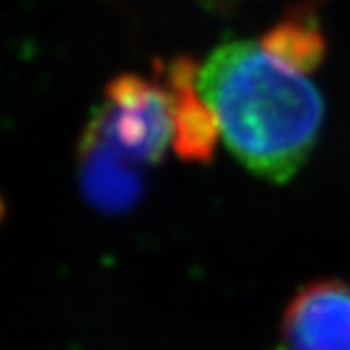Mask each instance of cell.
Masks as SVG:
<instances>
[{
  "mask_svg": "<svg viewBox=\"0 0 350 350\" xmlns=\"http://www.w3.org/2000/svg\"><path fill=\"white\" fill-rule=\"evenodd\" d=\"M199 86L228 150L256 176L285 183L310 159L323 100L305 72L260 43L230 41L208 57Z\"/></svg>",
  "mask_w": 350,
  "mask_h": 350,
  "instance_id": "cell-1",
  "label": "cell"
},
{
  "mask_svg": "<svg viewBox=\"0 0 350 350\" xmlns=\"http://www.w3.org/2000/svg\"><path fill=\"white\" fill-rule=\"evenodd\" d=\"M95 118L102 131L140 165L161 161L172 138V100L167 91L138 75L109 81L104 107Z\"/></svg>",
  "mask_w": 350,
  "mask_h": 350,
  "instance_id": "cell-2",
  "label": "cell"
},
{
  "mask_svg": "<svg viewBox=\"0 0 350 350\" xmlns=\"http://www.w3.org/2000/svg\"><path fill=\"white\" fill-rule=\"evenodd\" d=\"M285 350H350V285L317 280L289 301L282 319Z\"/></svg>",
  "mask_w": 350,
  "mask_h": 350,
  "instance_id": "cell-3",
  "label": "cell"
},
{
  "mask_svg": "<svg viewBox=\"0 0 350 350\" xmlns=\"http://www.w3.org/2000/svg\"><path fill=\"white\" fill-rule=\"evenodd\" d=\"M79 181L86 199L104 213H124L143 195L140 163L126 156L91 118L79 143Z\"/></svg>",
  "mask_w": 350,
  "mask_h": 350,
  "instance_id": "cell-4",
  "label": "cell"
},
{
  "mask_svg": "<svg viewBox=\"0 0 350 350\" xmlns=\"http://www.w3.org/2000/svg\"><path fill=\"white\" fill-rule=\"evenodd\" d=\"M197 64L190 57H176L165 68L167 95L172 100V140L178 159L208 163L217 143L219 124L213 109L195 91Z\"/></svg>",
  "mask_w": 350,
  "mask_h": 350,
  "instance_id": "cell-5",
  "label": "cell"
},
{
  "mask_svg": "<svg viewBox=\"0 0 350 350\" xmlns=\"http://www.w3.org/2000/svg\"><path fill=\"white\" fill-rule=\"evenodd\" d=\"M260 46L275 59L310 75L325 57V36L317 10L312 5L289 10L271 29H267Z\"/></svg>",
  "mask_w": 350,
  "mask_h": 350,
  "instance_id": "cell-6",
  "label": "cell"
},
{
  "mask_svg": "<svg viewBox=\"0 0 350 350\" xmlns=\"http://www.w3.org/2000/svg\"><path fill=\"white\" fill-rule=\"evenodd\" d=\"M208 7H221V5H230V0H204Z\"/></svg>",
  "mask_w": 350,
  "mask_h": 350,
  "instance_id": "cell-7",
  "label": "cell"
},
{
  "mask_svg": "<svg viewBox=\"0 0 350 350\" xmlns=\"http://www.w3.org/2000/svg\"><path fill=\"white\" fill-rule=\"evenodd\" d=\"M3 215H5V204H3V199H0V219H3Z\"/></svg>",
  "mask_w": 350,
  "mask_h": 350,
  "instance_id": "cell-8",
  "label": "cell"
}]
</instances>
